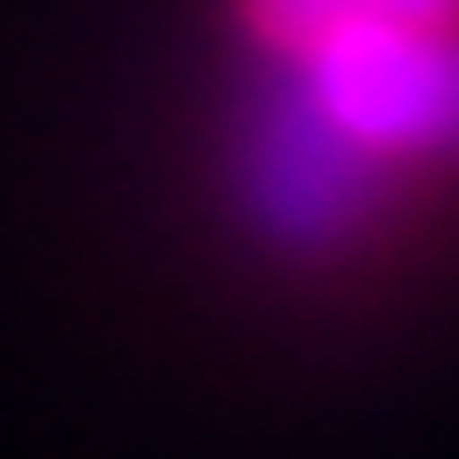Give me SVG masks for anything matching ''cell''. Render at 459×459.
<instances>
[{"instance_id": "obj_1", "label": "cell", "mask_w": 459, "mask_h": 459, "mask_svg": "<svg viewBox=\"0 0 459 459\" xmlns=\"http://www.w3.org/2000/svg\"><path fill=\"white\" fill-rule=\"evenodd\" d=\"M290 73L315 105V137L347 169L459 153V24L339 40V48L290 56Z\"/></svg>"}, {"instance_id": "obj_2", "label": "cell", "mask_w": 459, "mask_h": 459, "mask_svg": "<svg viewBox=\"0 0 459 459\" xmlns=\"http://www.w3.org/2000/svg\"><path fill=\"white\" fill-rule=\"evenodd\" d=\"M242 32L258 48L315 56L339 40H371V32H420V24H459V0H234Z\"/></svg>"}]
</instances>
